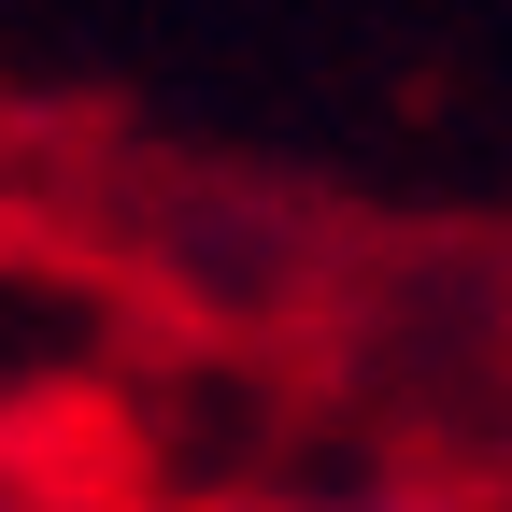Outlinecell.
<instances>
[{
	"label": "cell",
	"instance_id": "obj_1",
	"mask_svg": "<svg viewBox=\"0 0 512 512\" xmlns=\"http://www.w3.org/2000/svg\"><path fill=\"white\" fill-rule=\"evenodd\" d=\"M285 512H399V498H285Z\"/></svg>",
	"mask_w": 512,
	"mask_h": 512
}]
</instances>
